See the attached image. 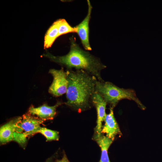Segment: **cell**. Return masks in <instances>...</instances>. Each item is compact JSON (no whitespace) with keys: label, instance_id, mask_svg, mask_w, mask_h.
<instances>
[{"label":"cell","instance_id":"11","mask_svg":"<svg viewBox=\"0 0 162 162\" xmlns=\"http://www.w3.org/2000/svg\"><path fill=\"white\" fill-rule=\"evenodd\" d=\"M94 139L101 150V157L99 162H110L108 151L113 141L102 134L98 137L94 136Z\"/></svg>","mask_w":162,"mask_h":162},{"label":"cell","instance_id":"1","mask_svg":"<svg viewBox=\"0 0 162 162\" xmlns=\"http://www.w3.org/2000/svg\"><path fill=\"white\" fill-rule=\"evenodd\" d=\"M66 72L68 85L65 104L78 112L90 108L97 78L82 70L69 69Z\"/></svg>","mask_w":162,"mask_h":162},{"label":"cell","instance_id":"3","mask_svg":"<svg viewBox=\"0 0 162 162\" xmlns=\"http://www.w3.org/2000/svg\"><path fill=\"white\" fill-rule=\"evenodd\" d=\"M95 91L98 93L106 103L113 109L119 102L124 99L134 101L141 109L146 107L136 96L135 91L132 89L120 88L109 82H97Z\"/></svg>","mask_w":162,"mask_h":162},{"label":"cell","instance_id":"14","mask_svg":"<svg viewBox=\"0 0 162 162\" xmlns=\"http://www.w3.org/2000/svg\"><path fill=\"white\" fill-rule=\"evenodd\" d=\"M38 133L43 135L46 138V141L58 140L59 139V132L45 127H41L39 129Z\"/></svg>","mask_w":162,"mask_h":162},{"label":"cell","instance_id":"6","mask_svg":"<svg viewBox=\"0 0 162 162\" xmlns=\"http://www.w3.org/2000/svg\"><path fill=\"white\" fill-rule=\"evenodd\" d=\"M92 102L96 108L97 116L95 136L98 137L102 134V123L104 122L107 115L106 112L107 103L101 95L96 91L92 96Z\"/></svg>","mask_w":162,"mask_h":162},{"label":"cell","instance_id":"8","mask_svg":"<svg viewBox=\"0 0 162 162\" xmlns=\"http://www.w3.org/2000/svg\"><path fill=\"white\" fill-rule=\"evenodd\" d=\"M104 122L105 123L103 126L101 130L102 134H105L106 136L112 141L117 135H122L118 125L115 118L113 108H110V112L106 115Z\"/></svg>","mask_w":162,"mask_h":162},{"label":"cell","instance_id":"4","mask_svg":"<svg viewBox=\"0 0 162 162\" xmlns=\"http://www.w3.org/2000/svg\"><path fill=\"white\" fill-rule=\"evenodd\" d=\"M44 121L30 114L20 117L16 122L14 133V141L22 147L25 146L28 137L38 133Z\"/></svg>","mask_w":162,"mask_h":162},{"label":"cell","instance_id":"9","mask_svg":"<svg viewBox=\"0 0 162 162\" xmlns=\"http://www.w3.org/2000/svg\"><path fill=\"white\" fill-rule=\"evenodd\" d=\"M62 103L58 102L55 105L50 106L44 104L37 107L31 106L28 109V112L32 115L37 116L38 118L44 121L52 120L55 116L56 109Z\"/></svg>","mask_w":162,"mask_h":162},{"label":"cell","instance_id":"16","mask_svg":"<svg viewBox=\"0 0 162 162\" xmlns=\"http://www.w3.org/2000/svg\"><path fill=\"white\" fill-rule=\"evenodd\" d=\"M52 158L51 157L48 159L45 162H51L52 161Z\"/></svg>","mask_w":162,"mask_h":162},{"label":"cell","instance_id":"13","mask_svg":"<svg viewBox=\"0 0 162 162\" xmlns=\"http://www.w3.org/2000/svg\"><path fill=\"white\" fill-rule=\"evenodd\" d=\"M58 27V37L69 33H76L75 27H72L64 19H60L56 20Z\"/></svg>","mask_w":162,"mask_h":162},{"label":"cell","instance_id":"15","mask_svg":"<svg viewBox=\"0 0 162 162\" xmlns=\"http://www.w3.org/2000/svg\"><path fill=\"white\" fill-rule=\"evenodd\" d=\"M56 162H70L68 159L66 154L64 153L62 159L57 160Z\"/></svg>","mask_w":162,"mask_h":162},{"label":"cell","instance_id":"10","mask_svg":"<svg viewBox=\"0 0 162 162\" xmlns=\"http://www.w3.org/2000/svg\"><path fill=\"white\" fill-rule=\"evenodd\" d=\"M20 117L15 118L1 127L0 141L1 144H5L14 141L16 124Z\"/></svg>","mask_w":162,"mask_h":162},{"label":"cell","instance_id":"7","mask_svg":"<svg viewBox=\"0 0 162 162\" xmlns=\"http://www.w3.org/2000/svg\"><path fill=\"white\" fill-rule=\"evenodd\" d=\"M88 10L87 15L84 19L75 27L82 44L85 50H91L92 48L89 41V24L91 18L92 7L89 0L87 1Z\"/></svg>","mask_w":162,"mask_h":162},{"label":"cell","instance_id":"5","mask_svg":"<svg viewBox=\"0 0 162 162\" xmlns=\"http://www.w3.org/2000/svg\"><path fill=\"white\" fill-rule=\"evenodd\" d=\"M53 77L49 92L56 97L61 96L66 93L68 85L66 72L63 68L60 70L50 69L49 71Z\"/></svg>","mask_w":162,"mask_h":162},{"label":"cell","instance_id":"2","mask_svg":"<svg viewBox=\"0 0 162 162\" xmlns=\"http://www.w3.org/2000/svg\"><path fill=\"white\" fill-rule=\"evenodd\" d=\"M70 48L68 53L61 56H56L49 53L45 56L57 63L63 65L69 69L83 70L95 76L98 80L104 81L101 75V71L106 68L99 59L86 51L79 46L74 36L70 38Z\"/></svg>","mask_w":162,"mask_h":162},{"label":"cell","instance_id":"12","mask_svg":"<svg viewBox=\"0 0 162 162\" xmlns=\"http://www.w3.org/2000/svg\"><path fill=\"white\" fill-rule=\"evenodd\" d=\"M58 37V25L56 21L49 28L45 35L44 42V48L47 49L51 47Z\"/></svg>","mask_w":162,"mask_h":162}]
</instances>
